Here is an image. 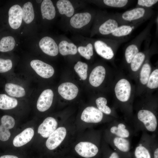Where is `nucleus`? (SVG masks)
<instances>
[{
  "label": "nucleus",
  "mask_w": 158,
  "mask_h": 158,
  "mask_svg": "<svg viewBox=\"0 0 158 158\" xmlns=\"http://www.w3.org/2000/svg\"><path fill=\"white\" fill-rule=\"evenodd\" d=\"M141 23H130L122 25L119 26L108 37L110 39L119 40L125 39Z\"/></svg>",
  "instance_id": "nucleus-14"
},
{
  "label": "nucleus",
  "mask_w": 158,
  "mask_h": 158,
  "mask_svg": "<svg viewBox=\"0 0 158 158\" xmlns=\"http://www.w3.org/2000/svg\"><path fill=\"white\" fill-rule=\"evenodd\" d=\"M95 102L97 108L101 111L107 115L116 118L112 110L107 105V100L105 98L102 97L98 98L96 99Z\"/></svg>",
  "instance_id": "nucleus-30"
},
{
  "label": "nucleus",
  "mask_w": 158,
  "mask_h": 158,
  "mask_svg": "<svg viewBox=\"0 0 158 158\" xmlns=\"http://www.w3.org/2000/svg\"><path fill=\"white\" fill-rule=\"evenodd\" d=\"M103 4L112 8H123L128 5L130 1L128 0H104Z\"/></svg>",
  "instance_id": "nucleus-33"
},
{
  "label": "nucleus",
  "mask_w": 158,
  "mask_h": 158,
  "mask_svg": "<svg viewBox=\"0 0 158 158\" xmlns=\"http://www.w3.org/2000/svg\"><path fill=\"white\" fill-rule=\"evenodd\" d=\"M12 67V63L11 60L0 58V73L6 72L9 71Z\"/></svg>",
  "instance_id": "nucleus-37"
},
{
  "label": "nucleus",
  "mask_w": 158,
  "mask_h": 158,
  "mask_svg": "<svg viewBox=\"0 0 158 158\" xmlns=\"http://www.w3.org/2000/svg\"><path fill=\"white\" fill-rule=\"evenodd\" d=\"M34 134L33 129L28 128L16 135L14 138L13 143L16 147H21L30 141Z\"/></svg>",
  "instance_id": "nucleus-22"
},
{
  "label": "nucleus",
  "mask_w": 158,
  "mask_h": 158,
  "mask_svg": "<svg viewBox=\"0 0 158 158\" xmlns=\"http://www.w3.org/2000/svg\"><path fill=\"white\" fill-rule=\"evenodd\" d=\"M127 40V38L119 40L109 39L106 41L98 40L95 42L94 47L99 55L106 59L111 60L114 58L116 50Z\"/></svg>",
  "instance_id": "nucleus-3"
},
{
  "label": "nucleus",
  "mask_w": 158,
  "mask_h": 158,
  "mask_svg": "<svg viewBox=\"0 0 158 158\" xmlns=\"http://www.w3.org/2000/svg\"><path fill=\"white\" fill-rule=\"evenodd\" d=\"M151 71V67L148 63H145L143 65L140 73V81L143 85L147 82Z\"/></svg>",
  "instance_id": "nucleus-34"
},
{
  "label": "nucleus",
  "mask_w": 158,
  "mask_h": 158,
  "mask_svg": "<svg viewBox=\"0 0 158 158\" xmlns=\"http://www.w3.org/2000/svg\"><path fill=\"white\" fill-rule=\"evenodd\" d=\"M147 86L151 89H154L158 87V69L154 70L150 76Z\"/></svg>",
  "instance_id": "nucleus-36"
},
{
  "label": "nucleus",
  "mask_w": 158,
  "mask_h": 158,
  "mask_svg": "<svg viewBox=\"0 0 158 158\" xmlns=\"http://www.w3.org/2000/svg\"><path fill=\"white\" fill-rule=\"evenodd\" d=\"M56 6L59 13L71 17L74 12V8L71 2L68 0H59L57 2Z\"/></svg>",
  "instance_id": "nucleus-24"
},
{
  "label": "nucleus",
  "mask_w": 158,
  "mask_h": 158,
  "mask_svg": "<svg viewBox=\"0 0 158 158\" xmlns=\"http://www.w3.org/2000/svg\"><path fill=\"white\" fill-rule=\"evenodd\" d=\"M146 57L145 54L139 52L134 57L130 63V67L133 71H137L144 62Z\"/></svg>",
  "instance_id": "nucleus-31"
},
{
  "label": "nucleus",
  "mask_w": 158,
  "mask_h": 158,
  "mask_svg": "<svg viewBox=\"0 0 158 158\" xmlns=\"http://www.w3.org/2000/svg\"><path fill=\"white\" fill-rule=\"evenodd\" d=\"M58 47L60 54L63 56L75 55L77 53L76 46L73 43H68L65 40L61 41L59 44Z\"/></svg>",
  "instance_id": "nucleus-26"
},
{
  "label": "nucleus",
  "mask_w": 158,
  "mask_h": 158,
  "mask_svg": "<svg viewBox=\"0 0 158 158\" xmlns=\"http://www.w3.org/2000/svg\"><path fill=\"white\" fill-rule=\"evenodd\" d=\"M75 149L78 154L87 158L95 156L99 152V149L96 145L87 142L79 143L75 146Z\"/></svg>",
  "instance_id": "nucleus-10"
},
{
  "label": "nucleus",
  "mask_w": 158,
  "mask_h": 158,
  "mask_svg": "<svg viewBox=\"0 0 158 158\" xmlns=\"http://www.w3.org/2000/svg\"><path fill=\"white\" fill-rule=\"evenodd\" d=\"M5 90L9 95L13 97H22L25 94V90L23 87L13 83H6L5 85Z\"/></svg>",
  "instance_id": "nucleus-25"
},
{
  "label": "nucleus",
  "mask_w": 158,
  "mask_h": 158,
  "mask_svg": "<svg viewBox=\"0 0 158 158\" xmlns=\"http://www.w3.org/2000/svg\"><path fill=\"white\" fill-rule=\"evenodd\" d=\"M107 132L115 136L130 139L137 133L131 124L127 121L115 119L110 122Z\"/></svg>",
  "instance_id": "nucleus-4"
},
{
  "label": "nucleus",
  "mask_w": 158,
  "mask_h": 158,
  "mask_svg": "<svg viewBox=\"0 0 158 158\" xmlns=\"http://www.w3.org/2000/svg\"><path fill=\"white\" fill-rule=\"evenodd\" d=\"M105 74V69L103 66H98L96 67L93 69L90 75V83L94 87L99 86L103 81Z\"/></svg>",
  "instance_id": "nucleus-20"
},
{
  "label": "nucleus",
  "mask_w": 158,
  "mask_h": 158,
  "mask_svg": "<svg viewBox=\"0 0 158 158\" xmlns=\"http://www.w3.org/2000/svg\"><path fill=\"white\" fill-rule=\"evenodd\" d=\"M23 19L27 24L31 23L34 18V13L32 3L28 2L25 4L22 8Z\"/></svg>",
  "instance_id": "nucleus-28"
},
{
  "label": "nucleus",
  "mask_w": 158,
  "mask_h": 158,
  "mask_svg": "<svg viewBox=\"0 0 158 158\" xmlns=\"http://www.w3.org/2000/svg\"><path fill=\"white\" fill-rule=\"evenodd\" d=\"M1 123L0 125V140L5 141L9 139L11 133L9 130L14 127L15 121L11 116L5 115L1 119Z\"/></svg>",
  "instance_id": "nucleus-15"
},
{
  "label": "nucleus",
  "mask_w": 158,
  "mask_h": 158,
  "mask_svg": "<svg viewBox=\"0 0 158 158\" xmlns=\"http://www.w3.org/2000/svg\"><path fill=\"white\" fill-rule=\"evenodd\" d=\"M0 158H18V157L16 156L12 155H6L2 156L0 157Z\"/></svg>",
  "instance_id": "nucleus-40"
},
{
  "label": "nucleus",
  "mask_w": 158,
  "mask_h": 158,
  "mask_svg": "<svg viewBox=\"0 0 158 158\" xmlns=\"http://www.w3.org/2000/svg\"><path fill=\"white\" fill-rule=\"evenodd\" d=\"M74 69L81 80H84L86 79L88 69L87 63L79 61L75 65Z\"/></svg>",
  "instance_id": "nucleus-32"
},
{
  "label": "nucleus",
  "mask_w": 158,
  "mask_h": 158,
  "mask_svg": "<svg viewBox=\"0 0 158 158\" xmlns=\"http://www.w3.org/2000/svg\"><path fill=\"white\" fill-rule=\"evenodd\" d=\"M39 46L42 51L48 55L55 56L58 54L57 45L54 40L49 37L42 38L39 42Z\"/></svg>",
  "instance_id": "nucleus-16"
},
{
  "label": "nucleus",
  "mask_w": 158,
  "mask_h": 158,
  "mask_svg": "<svg viewBox=\"0 0 158 158\" xmlns=\"http://www.w3.org/2000/svg\"><path fill=\"white\" fill-rule=\"evenodd\" d=\"M58 91L59 94L64 99L71 100L77 96L78 89L74 84L69 82L62 83L58 87Z\"/></svg>",
  "instance_id": "nucleus-19"
},
{
  "label": "nucleus",
  "mask_w": 158,
  "mask_h": 158,
  "mask_svg": "<svg viewBox=\"0 0 158 158\" xmlns=\"http://www.w3.org/2000/svg\"><path fill=\"white\" fill-rule=\"evenodd\" d=\"M15 44V40L12 36L4 37L0 41V51L5 52L11 51L14 48Z\"/></svg>",
  "instance_id": "nucleus-29"
},
{
  "label": "nucleus",
  "mask_w": 158,
  "mask_h": 158,
  "mask_svg": "<svg viewBox=\"0 0 158 158\" xmlns=\"http://www.w3.org/2000/svg\"><path fill=\"white\" fill-rule=\"evenodd\" d=\"M78 50L81 56L87 60H90L93 55V45L91 43L88 44L85 47H79Z\"/></svg>",
  "instance_id": "nucleus-35"
},
{
  "label": "nucleus",
  "mask_w": 158,
  "mask_h": 158,
  "mask_svg": "<svg viewBox=\"0 0 158 158\" xmlns=\"http://www.w3.org/2000/svg\"><path fill=\"white\" fill-rule=\"evenodd\" d=\"M154 14L151 8L136 7L122 13L115 14L123 25L130 23H142L151 17Z\"/></svg>",
  "instance_id": "nucleus-1"
},
{
  "label": "nucleus",
  "mask_w": 158,
  "mask_h": 158,
  "mask_svg": "<svg viewBox=\"0 0 158 158\" xmlns=\"http://www.w3.org/2000/svg\"><path fill=\"white\" fill-rule=\"evenodd\" d=\"M101 20L97 24V32L100 34L108 36L113 33L119 26L122 25L117 19L115 14L106 13L102 15Z\"/></svg>",
  "instance_id": "nucleus-5"
},
{
  "label": "nucleus",
  "mask_w": 158,
  "mask_h": 158,
  "mask_svg": "<svg viewBox=\"0 0 158 158\" xmlns=\"http://www.w3.org/2000/svg\"><path fill=\"white\" fill-rule=\"evenodd\" d=\"M150 140L151 135L146 132H142L140 140L135 150V158H151Z\"/></svg>",
  "instance_id": "nucleus-6"
},
{
  "label": "nucleus",
  "mask_w": 158,
  "mask_h": 158,
  "mask_svg": "<svg viewBox=\"0 0 158 158\" xmlns=\"http://www.w3.org/2000/svg\"><path fill=\"white\" fill-rule=\"evenodd\" d=\"M103 113L97 108L93 106L85 108L81 114V118L83 121L89 123H97L103 119Z\"/></svg>",
  "instance_id": "nucleus-9"
},
{
  "label": "nucleus",
  "mask_w": 158,
  "mask_h": 158,
  "mask_svg": "<svg viewBox=\"0 0 158 158\" xmlns=\"http://www.w3.org/2000/svg\"><path fill=\"white\" fill-rule=\"evenodd\" d=\"M58 123L53 117L47 118L40 125L38 133L43 138H48L56 129Z\"/></svg>",
  "instance_id": "nucleus-17"
},
{
  "label": "nucleus",
  "mask_w": 158,
  "mask_h": 158,
  "mask_svg": "<svg viewBox=\"0 0 158 158\" xmlns=\"http://www.w3.org/2000/svg\"><path fill=\"white\" fill-rule=\"evenodd\" d=\"M8 23L13 29H16L21 25L23 19L22 8L16 4L12 6L8 11Z\"/></svg>",
  "instance_id": "nucleus-13"
},
{
  "label": "nucleus",
  "mask_w": 158,
  "mask_h": 158,
  "mask_svg": "<svg viewBox=\"0 0 158 158\" xmlns=\"http://www.w3.org/2000/svg\"><path fill=\"white\" fill-rule=\"evenodd\" d=\"M41 10L43 19L51 20L55 17V8L51 0H43L41 4Z\"/></svg>",
  "instance_id": "nucleus-23"
},
{
  "label": "nucleus",
  "mask_w": 158,
  "mask_h": 158,
  "mask_svg": "<svg viewBox=\"0 0 158 158\" xmlns=\"http://www.w3.org/2000/svg\"><path fill=\"white\" fill-rule=\"evenodd\" d=\"M17 100L5 94H0V109L3 110L11 109L18 105Z\"/></svg>",
  "instance_id": "nucleus-27"
},
{
  "label": "nucleus",
  "mask_w": 158,
  "mask_h": 158,
  "mask_svg": "<svg viewBox=\"0 0 158 158\" xmlns=\"http://www.w3.org/2000/svg\"><path fill=\"white\" fill-rule=\"evenodd\" d=\"M107 142L115 151L123 153H127L130 151L131 143L130 139L118 137L107 131Z\"/></svg>",
  "instance_id": "nucleus-7"
},
{
  "label": "nucleus",
  "mask_w": 158,
  "mask_h": 158,
  "mask_svg": "<svg viewBox=\"0 0 158 158\" xmlns=\"http://www.w3.org/2000/svg\"><path fill=\"white\" fill-rule=\"evenodd\" d=\"M66 134V130L65 128H58L48 137L46 142V147L50 150L55 149L63 141Z\"/></svg>",
  "instance_id": "nucleus-11"
},
{
  "label": "nucleus",
  "mask_w": 158,
  "mask_h": 158,
  "mask_svg": "<svg viewBox=\"0 0 158 158\" xmlns=\"http://www.w3.org/2000/svg\"><path fill=\"white\" fill-rule=\"evenodd\" d=\"M131 86L126 79H122L116 83L114 89L117 99L123 103L127 102L129 99L131 92Z\"/></svg>",
  "instance_id": "nucleus-8"
},
{
  "label": "nucleus",
  "mask_w": 158,
  "mask_h": 158,
  "mask_svg": "<svg viewBox=\"0 0 158 158\" xmlns=\"http://www.w3.org/2000/svg\"><path fill=\"white\" fill-rule=\"evenodd\" d=\"M108 158H120L119 154L116 151L112 150L111 153Z\"/></svg>",
  "instance_id": "nucleus-39"
},
{
  "label": "nucleus",
  "mask_w": 158,
  "mask_h": 158,
  "mask_svg": "<svg viewBox=\"0 0 158 158\" xmlns=\"http://www.w3.org/2000/svg\"><path fill=\"white\" fill-rule=\"evenodd\" d=\"M158 2L157 0H138L136 7L150 8Z\"/></svg>",
  "instance_id": "nucleus-38"
},
{
  "label": "nucleus",
  "mask_w": 158,
  "mask_h": 158,
  "mask_svg": "<svg viewBox=\"0 0 158 158\" xmlns=\"http://www.w3.org/2000/svg\"><path fill=\"white\" fill-rule=\"evenodd\" d=\"M54 94L52 91L47 89L43 91L40 96L37 104L38 110L41 112L48 110L52 103Z\"/></svg>",
  "instance_id": "nucleus-18"
},
{
  "label": "nucleus",
  "mask_w": 158,
  "mask_h": 158,
  "mask_svg": "<svg viewBox=\"0 0 158 158\" xmlns=\"http://www.w3.org/2000/svg\"><path fill=\"white\" fill-rule=\"evenodd\" d=\"M151 21L145 29L127 45L125 52L126 60L130 63L135 56L139 52L143 42L150 37V31L153 24Z\"/></svg>",
  "instance_id": "nucleus-2"
},
{
  "label": "nucleus",
  "mask_w": 158,
  "mask_h": 158,
  "mask_svg": "<svg viewBox=\"0 0 158 158\" xmlns=\"http://www.w3.org/2000/svg\"><path fill=\"white\" fill-rule=\"evenodd\" d=\"M91 18V15L89 13H77L71 18L70 23L74 28H80L87 24Z\"/></svg>",
  "instance_id": "nucleus-21"
},
{
  "label": "nucleus",
  "mask_w": 158,
  "mask_h": 158,
  "mask_svg": "<svg viewBox=\"0 0 158 158\" xmlns=\"http://www.w3.org/2000/svg\"><path fill=\"white\" fill-rule=\"evenodd\" d=\"M30 64L37 74L42 78H49L54 73V69L51 66L40 60H33Z\"/></svg>",
  "instance_id": "nucleus-12"
},
{
  "label": "nucleus",
  "mask_w": 158,
  "mask_h": 158,
  "mask_svg": "<svg viewBox=\"0 0 158 158\" xmlns=\"http://www.w3.org/2000/svg\"><path fill=\"white\" fill-rule=\"evenodd\" d=\"M36 2L38 3H40L42 1V0H36Z\"/></svg>",
  "instance_id": "nucleus-41"
}]
</instances>
